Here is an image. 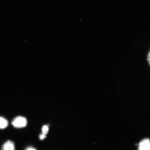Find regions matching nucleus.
Instances as JSON below:
<instances>
[{
    "instance_id": "obj_1",
    "label": "nucleus",
    "mask_w": 150,
    "mask_h": 150,
    "mask_svg": "<svg viewBox=\"0 0 150 150\" xmlns=\"http://www.w3.org/2000/svg\"><path fill=\"white\" fill-rule=\"evenodd\" d=\"M11 123L15 128H21L27 126L28 122L25 117L22 116H18L13 119Z\"/></svg>"
},
{
    "instance_id": "obj_2",
    "label": "nucleus",
    "mask_w": 150,
    "mask_h": 150,
    "mask_svg": "<svg viewBox=\"0 0 150 150\" xmlns=\"http://www.w3.org/2000/svg\"><path fill=\"white\" fill-rule=\"evenodd\" d=\"M138 150H150V140L145 139L142 140L139 145Z\"/></svg>"
},
{
    "instance_id": "obj_3",
    "label": "nucleus",
    "mask_w": 150,
    "mask_h": 150,
    "mask_svg": "<svg viewBox=\"0 0 150 150\" xmlns=\"http://www.w3.org/2000/svg\"><path fill=\"white\" fill-rule=\"evenodd\" d=\"M15 147L14 142L11 140H8L3 144L1 150H15Z\"/></svg>"
},
{
    "instance_id": "obj_4",
    "label": "nucleus",
    "mask_w": 150,
    "mask_h": 150,
    "mask_svg": "<svg viewBox=\"0 0 150 150\" xmlns=\"http://www.w3.org/2000/svg\"><path fill=\"white\" fill-rule=\"evenodd\" d=\"M8 125V121L5 118L0 117V129H3L6 128Z\"/></svg>"
},
{
    "instance_id": "obj_5",
    "label": "nucleus",
    "mask_w": 150,
    "mask_h": 150,
    "mask_svg": "<svg viewBox=\"0 0 150 150\" xmlns=\"http://www.w3.org/2000/svg\"><path fill=\"white\" fill-rule=\"evenodd\" d=\"M49 131V127L47 125H44L42 127V133L44 134L47 135Z\"/></svg>"
},
{
    "instance_id": "obj_6",
    "label": "nucleus",
    "mask_w": 150,
    "mask_h": 150,
    "mask_svg": "<svg viewBox=\"0 0 150 150\" xmlns=\"http://www.w3.org/2000/svg\"><path fill=\"white\" fill-rule=\"evenodd\" d=\"M46 137V135L44 134H42L40 135L39 136V138H40V140H43Z\"/></svg>"
},
{
    "instance_id": "obj_7",
    "label": "nucleus",
    "mask_w": 150,
    "mask_h": 150,
    "mask_svg": "<svg viewBox=\"0 0 150 150\" xmlns=\"http://www.w3.org/2000/svg\"><path fill=\"white\" fill-rule=\"evenodd\" d=\"M147 60L148 62L149 63V64L150 66V50L149 52V53L148 54Z\"/></svg>"
},
{
    "instance_id": "obj_8",
    "label": "nucleus",
    "mask_w": 150,
    "mask_h": 150,
    "mask_svg": "<svg viewBox=\"0 0 150 150\" xmlns=\"http://www.w3.org/2000/svg\"><path fill=\"white\" fill-rule=\"evenodd\" d=\"M25 150H37L36 149L32 147H29L27 148Z\"/></svg>"
}]
</instances>
